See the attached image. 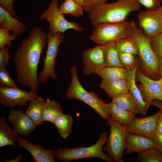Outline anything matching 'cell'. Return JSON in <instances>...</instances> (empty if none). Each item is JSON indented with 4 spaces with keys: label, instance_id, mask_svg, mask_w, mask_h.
<instances>
[{
    "label": "cell",
    "instance_id": "19",
    "mask_svg": "<svg viewBox=\"0 0 162 162\" xmlns=\"http://www.w3.org/2000/svg\"><path fill=\"white\" fill-rule=\"evenodd\" d=\"M0 26L8 28L17 36L24 33L26 27L22 22L14 17L10 13L0 6Z\"/></svg>",
    "mask_w": 162,
    "mask_h": 162
},
{
    "label": "cell",
    "instance_id": "10",
    "mask_svg": "<svg viewBox=\"0 0 162 162\" xmlns=\"http://www.w3.org/2000/svg\"><path fill=\"white\" fill-rule=\"evenodd\" d=\"M136 86L139 89L143 100L148 109L152 100L162 101V76L158 80H154L145 75L138 67L135 74Z\"/></svg>",
    "mask_w": 162,
    "mask_h": 162
},
{
    "label": "cell",
    "instance_id": "37",
    "mask_svg": "<svg viewBox=\"0 0 162 162\" xmlns=\"http://www.w3.org/2000/svg\"><path fill=\"white\" fill-rule=\"evenodd\" d=\"M10 46H7L0 49V69L5 68L8 64L10 58L9 52Z\"/></svg>",
    "mask_w": 162,
    "mask_h": 162
},
{
    "label": "cell",
    "instance_id": "42",
    "mask_svg": "<svg viewBox=\"0 0 162 162\" xmlns=\"http://www.w3.org/2000/svg\"><path fill=\"white\" fill-rule=\"evenodd\" d=\"M155 106L162 110V101L158 100H154L152 101L151 105Z\"/></svg>",
    "mask_w": 162,
    "mask_h": 162
},
{
    "label": "cell",
    "instance_id": "31",
    "mask_svg": "<svg viewBox=\"0 0 162 162\" xmlns=\"http://www.w3.org/2000/svg\"><path fill=\"white\" fill-rule=\"evenodd\" d=\"M136 161L162 162V153L155 147L151 148L138 153Z\"/></svg>",
    "mask_w": 162,
    "mask_h": 162
},
{
    "label": "cell",
    "instance_id": "22",
    "mask_svg": "<svg viewBox=\"0 0 162 162\" xmlns=\"http://www.w3.org/2000/svg\"><path fill=\"white\" fill-rule=\"evenodd\" d=\"M112 99L113 102L122 108L135 115L140 114L138 105L130 92L125 94L115 95Z\"/></svg>",
    "mask_w": 162,
    "mask_h": 162
},
{
    "label": "cell",
    "instance_id": "9",
    "mask_svg": "<svg viewBox=\"0 0 162 162\" xmlns=\"http://www.w3.org/2000/svg\"><path fill=\"white\" fill-rule=\"evenodd\" d=\"M59 0H52L47 9L45 10L40 17V19H46L49 22V32L52 35L58 32L62 33L66 30L73 29L78 32H82L83 28L75 22H69L64 18L63 14L59 11Z\"/></svg>",
    "mask_w": 162,
    "mask_h": 162
},
{
    "label": "cell",
    "instance_id": "33",
    "mask_svg": "<svg viewBox=\"0 0 162 162\" xmlns=\"http://www.w3.org/2000/svg\"><path fill=\"white\" fill-rule=\"evenodd\" d=\"M8 28L1 27L0 28V48L2 49L5 46H11V41L16 39L17 35L14 34H11Z\"/></svg>",
    "mask_w": 162,
    "mask_h": 162
},
{
    "label": "cell",
    "instance_id": "8",
    "mask_svg": "<svg viewBox=\"0 0 162 162\" xmlns=\"http://www.w3.org/2000/svg\"><path fill=\"white\" fill-rule=\"evenodd\" d=\"M46 34L47 49L45 57L43 59L44 67L38 76L40 83L42 84H44L49 78L55 80H57L55 70V60L59 46L64 40L63 34L61 32H58L53 35L48 32Z\"/></svg>",
    "mask_w": 162,
    "mask_h": 162
},
{
    "label": "cell",
    "instance_id": "23",
    "mask_svg": "<svg viewBox=\"0 0 162 162\" xmlns=\"http://www.w3.org/2000/svg\"><path fill=\"white\" fill-rule=\"evenodd\" d=\"M107 105L110 116L122 125H126L135 117V114L122 108L112 101Z\"/></svg>",
    "mask_w": 162,
    "mask_h": 162
},
{
    "label": "cell",
    "instance_id": "43",
    "mask_svg": "<svg viewBox=\"0 0 162 162\" xmlns=\"http://www.w3.org/2000/svg\"><path fill=\"white\" fill-rule=\"evenodd\" d=\"M158 62L159 73L162 76V57L158 58Z\"/></svg>",
    "mask_w": 162,
    "mask_h": 162
},
{
    "label": "cell",
    "instance_id": "5",
    "mask_svg": "<svg viewBox=\"0 0 162 162\" xmlns=\"http://www.w3.org/2000/svg\"><path fill=\"white\" fill-rule=\"evenodd\" d=\"M108 138L106 132L100 135L98 140L92 146L77 147L72 148L60 147L55 151V159L64 162L90 158H97L106 162H112V160L103 152V147L106 143Z\"/></svg>",
    "mask_w": 162,
    "mask_h": 162
},
{
    "label": "cell",
    "instance_id": "24",
    "mask_svg": "<svg viewBox=\"0 0 162 162\" xmlns=\"http://www.w3.org/2000/svg\"><path fill=\"white\" fill-rule=\"evenodd\" d=\"M138 67H137L133 69L128 70L129 81L130 85L129 92L138 105L140 114L145 116L147 115L148 109L146 104L143 100L140 92L136 86L135 79L136 71Z\"/></svg>",
    "mask_w": 162,
    "mask_h": 162
},
{
    "label": "cell",
    "instance_id": "17",
    "mask_svg": "<svg viewBox=\"0 0 162 162\" xmlns=\"http://www.w3.org/2000/svg\"><path fill=\"white\" fill-rule=\"evenodd\" d=\"M154 147H155V143L153 139L135 134L127 133L124 153L125 154L133 152L139 153Z\"/></svg>",
    "mask_w": 162,
    "mask_h": 162
},
{
    "label": "cell",
    "instance_id": "16",
    "mask_svg": "<svg viewBox=\"0 0 162 162\" xmlns=\"http://www.w3.org/2000/svg\"><path fill=\"white\" fill-rule=\"evenodd\" d=\"M17 145L31 154L34 162H55V151L44 148L39 145L34 144L27 140L18 136Z\"/></svg>",
    "mask_w": 162,
    "mask_h": 162
},
{
    "label": "cell",
    "instance_id": "18",
    "mask_svg": "<svg viewBox=\"0 0 162 162\" xmlns=\"http://www.w3.org/2000/svg\"><path fill=\"white\" fill-rule=\"evenodd\" d=\"M100 87L112 99L115 95L123 94L129 92V80L121 79H102Z\"/></svg>",
    "mask_w": 162,
    "mask_h": 162
},
{
    "label": "cell",
    "instance_id": "26",
    "mask_svg": "<svg viewBox=\"0 0 162 162\" xmlns=\"http://www.w3.org/2000/svg\"><path fill=\"white\" fill-rule=\"evenodd\" d=\"M73 122V118L71 115L62 113L52 123L56 127L62 137L66 139L72 133Z\"/></svg>",
    "mask_w": 162,
    "mask_h": 162
},
{
    "label": "cell",
    "instance_id": "13",
    "mask_svg": "<svg viewBox=\"0 0 162 162\" xmlns=\"http://www.w3.org/2000/svg\"><path fill=\"white\" fill-rule=\"evenodd\" d=\"M37 96L36 92L0 85V103L4 106H26L27 102Z\"/></svg>",
    "mask_w": 162,
    "mask_h": 162
},
{
    "label": "cell",
    "instance_id": "35",
    "mask_svg": "<svg viewBox=\"0 0 162 162\" xmlns=\"http://www.w3.org/2000/svg\"><path fill=\"white\" fill-rule=\"evenodd\" d=\"M0 84L4 86L18 88L5 68L0 69Z\"/></svg>",
    "mask_w": 162,
    "mask_h": 162
},
{
    "label": "cell",
    "instance_id": "36",
    "mask_svg": "<svg viewBox=\"0 0 162 162\" xmlns=\"http://www.w3.org/2000/svg\"><path fill=\"white\" fill-rule=\"evenodd\" d=\"M108 0H85L83 10L88 14L90 12L106 3Z\"/></svg>",
    "mask_w": 162,
    "mask_h": 162
},
{
    "label": "cell",
    "instance_id": "44",
    "mask_svg": "<svg viewBox=\"0 0 162 162\" xmlns=\"http://www.w3.org/2000/svg\"><path fill=\"white\" fill-rule=\"evenodd\" d=\"M22 156L21 155H19L17 156L15 159L13 160H9L5 161V162H20L21 161Z\"/></svg>",
    "mask_w": 162,
    "mask_h": 162
},
{
    "label": "cell",
    "instance_id": "30",
    "mask_svg": "<svg viewBox=\"0 0 162 162\" xmlns=\"http://www.w3.org/2000/svg\"><path fill=\"white\" fill-rule=\"evenodd\" d=\"M59 12L62 14H69L78 16L83 15L82 6L74 0H65L59 8Z\"/></svg>",
    "mask_w": 162,
    "mask_h": 162
},
{
    "label": "cell",
    "instance_id": "28",
    "mask_svg": "<svg viewBox=\"0 0 162 162\" xmlns=\"http://www.w3.org/2000/svg\"><path fill=\"white\" fill-rule=\"evenodd\" d=\"M98 74L102 79H129L128 70L124 67L106 66Z\"/></svg>",
    "mask_w": 162,
    "mask_h": 162
},
{
    "label": "cell",
    "instance_id": "21",
    "mask_svg": "<svg viewBox=\"0 0 162 162\" xmlns=\"http://www.w3.org/2000/svg\"><path fill=\"white\" fill-rule=\"evenodd\" d=\"M18 134L8 124L5 118H0V147L14 146L17 141Z\"/></svg>",
    "mask_w": 162,
    "mask_h": 162
},
{
    "label": "cell",
    "instance_id": "29",
    "mask_svg": "<svg viewBox=\"0 0 162 162\" xmlns=\"http://www.w3.org/2000/svg\"><path fill=\"white\" fill-rule=\"evenodd\" d=\"M115 41L118 52L130 53L138 56L137 46L132 37L121 39Z\"/></svg>",
    "mask_w": 162,
    "mask_h": 162
},
{
    "label": "cell",
    "instance_id": "25",
    "mask_svg": "<svg viewBox=\"0 0 162 162\" xmlns=\"http://www.w3.org/2000/svg\"><path fill=\"white\" fill-rule=\"evenodd\" d=\"M103 45L104 58L106 66L123 67L119 60L116 41H109Z\"/></svg>",
    "mask_w": 162,
    "mask_h": 162
},
{
    "label": "cell",
    "instance_id": "45",
    "mask_svg": "<svg viewBox=\"0 0 162 162\" xmlns=\"http://www.w3.org/2000/svg\"><path fill=\"white\" fill-rule=\"evenodd\" d=\"M76 3L82 6H83L85 4V0H74Z\"/></svg>",
    "mask_w": 162,
    "mask_h": 162
},
{
    "label": "cell",
    "instance_id": "40",
    "mask_svg": "<svg viewBox=\"0 0 162 162\" xmlns=\"http://www.w3.org/2000/svg\"><path fill=\"white\" fill-rule=\"evenodd\" d=\"M153 139L155 147L162 153V134H156Z\"/></svg>",
    "mask_w": 162,
    "mask_h": 162
},
{
    "label": "cell",
    "instance_id": "32",
    "mask_svg": "<svg viewBox=\"0 0 162 162\" xmlns=\"http://www.w3.org/2000/svg\"><path fill=\"white\" fill-rule=\"evenodd\" d=\"M119 60L123 67L129 70L133 69L138 67V58L133 54L118 52Z\"/></svg>",
    "mask_w": 162,
    "mask_h": 162
},
{
    "label": "cell",
    "instance_id": "2",
    "mask_svg": "<svg viewBox=\"0 0 162 162\" xmlns=\"http://www.w3.org/2000/svg\"><path fill=\"white\" fill-rule=\"evenodd\" d=\"M130 26L132 37L138 49L139 68L149 78L155 80L160 79L161 76L159 71L158 58L151 47L150 38L145 35L134 21L130 22Z\"/></svg>",
    "mask_w": 162,
    "mask_h": 162
},
{
    "label": "cell",
    "instance_id": "6",
    "mask_svg": "<svg viewBox=\"0 0 162 162\" xmlns=\"http://www.w3.org/2000/svg\"><path fill=\"white\" fill-rule=\"evenodd\" d=\"M94 26L89 39L97 45H104L109 41L132 37L130 21L102 23Z\"/></svg>",
    "mask_w": 162,
    "mask_h": 162
},
{
    "label": "cell",
    "instance_id": "27",
    "mask_svg": "<svg viewBox=\"0 0 162 162\" xmlns=\"http://www.w3.org/2000/svg\"><path fill=\"white\" fill-rule=\"evenodd\" d=\"M62 111L59 103L56 101L47 99L43 107V122L48 121L52 123L55 119L62 113Z\"/></svg>",
    "mask_w": 162,
    "mask_h": 162
},
{
    "label": "cell",
    "instance_id": "34",
    "mask_svg": "<svg viewBox=\"0 0 162 162\" xmlns=\"http://www.w3.org/2000/svg\"><path fill=\"white\" fill-rule=\"evenodd\" d=\"M151 47L158 58L162 57V33L150 38Z\"/></svg>",
    "mask_w": 162,
    "mask_h": 162
},
{
    "label": "cell",
    "instance_id": "38",
    "mask_svg": "<svg viewBox=\"0 0 162 162\" xmlns=\"http://www.w3.org/2000/svg\"><path fill=\"white\" fill-rule=\"evenodd\" d=\"M138 3L144 6L147 9H156L160 6L158 0H135Z\"/></svg>",
    "mask_w": 162,
    "mask_h": 162
},
{
    "label": "cell",
    "instance_id": "15",
    "mask_svg": "<svg viewBox=\"0 0 162 162\" xmlns=\"http://www.w3.org/2000/svg\"><path fill=\"white\" fill-rule=\"evenodd\" d=\"M8 119L14 130L21 136H26L36 129V126L32 119L21 110L10 109Z\"/></svg>",
    "mask_w": 162,
    "mask_h": 162
},
{
    "label": "cell",
    "instance_id": "3",
    "mask_svg": "<svg viewBox=\"0 0 162 162\" xmlns=\"http://www.w3.org/2000/svg\"><path fill=\"white\" fill-rule=\"evenodd\" d=\"M141 7L135 0H118L103 4L88 14V16L93 26L102 23L121 22L125 21L130 13L139 11Z\"/></svg>",
    "mask_w": 162,
    "mask_h": 162
},
{
    "label": "cell",
    "instance_id": "39",
    "mask_svg": "<svg viewBox=\"0 0 162 162\" xmlns=\"http://www.w3.org/2000/svg\"><path fill=\"white\" fill-rule=\"evenodd\" d=\"M14 0H0V6L9 11L15 18L19 19L13 7Z\"/></svg>",
    "mask_w": 162,
    "mask_h": 162
},
{
    "label": "cell",
    "instance_id": "7",
    "mask_svg": "<svg viewBox=\"0 0 162 162\" xmlns=\"http://www.w3.org/2000/svg\"><path fill=\"white\" fill-rule=\"evenodd\" d=\"M107 122L110 126V134L103 150L113 162H123L127 133L125 126L120 124L111 116Z\"/></svg>",
    "mask_w": 162,
    "mask_h": 162
},
{
    "label": "cell",
    "instance_id": "4",
    "mask_svg": "<svg viewBox=\"0 0 162 162\" xmlns=\"http://www.w3.org/2000/svg\"><path fill=\"white\" fill-rule=\"evenodd\" d=\"M77 71L76 66L70 69L71 81L66 93L68 98L70 100L76 99L82 101L107 122L111 116L107 103L99 98L94 91L88 92L84 88L79 80Z\"/></svg>",
    "mask_w": 162,
    "mask_h": 162
},
{
    "label": "cell",
    "instance_id": "41",
    "mask_svg": "<svg viewBox=\"0 0 162 162\" xmlns=\"http://www.w3.org/2000/svg\"><path fill=\"white\" fill-rule=\"evenodd\" d=\"M156 134H162V112L158 123Z\"/></svg>",
    "mask_w": 162,
    "mask_h": 162
},
{
    "label": "cell",
    "instance_id": "12",
    "mask_svg": "<svg viewBox=\"0 0 162 162\" xmlns=\"http://www.w3.org/2000/svg\"><path fill=\"white\" fill-rule=\"evenodd\" d=\"M83 65L82 69L86 76L98 74L106 67L104 56L103 45L95 46L84 50L82 56Z\"/></svg>",
    "mask_w": 162,
    "mask_h": 162
},
{
    "label": "cell",
    "instance_id": "11",
    "mask_svg": "<svg viewBox=\"0 0 162 162\" xmlns=\"http://www.w3.org/2000/svg\"><path fill=\"white\" fill-rule=\"evenodd\" d=\"M137 18L138 27L147 37L150 38L162 33V6L140 11Z\"/></svg>",
    "mask_w": 162,
    "mask_h": 162
},
{
    "label": "cell",
    "instance_id": "1",
    "mask_svg": "<svg viewBox=\"0 0 162 162\" xmlns=\"http://www.w3.org/2000/svg\"><path fill=\"white\" fill-rule=\"evenodd\" d=\"M47 42L46 33L43 29L34 27L16 50L14 56L17 82L36 93L40 83L38 66Z\"/></svg>",
    "mask_w": 162,
    "mask_h": 162
},
{
    "label": "cell",
    "instance_id": "20",
    "mask_svg": "<svg viewBox=\"0 0 162 162\" xmlns=\"http://www.w3.org/2000/svg\"><path fill=\"white\" fill-rule=\"evenodd\" d=\"M46 100L45 98L40 97L33 98L29 101L25 112L36 126L41 125L43 122V107Z\"/></svg>",
    "mask_w": 162,
    "mask_h": 162
},
{
    "label": "cell",
    "instance_id": "46",
    "mask_svg": "<svg viewBox=\"0 0 162 162\" xmlns=\"http://www.w3.org/2000/svg\"><path fill=\"white\" fill-rule=\"evenodd\" d=\"M159 0V1H160H160H162V0Z\"/></svg>",
    "mask_w": 162,
    "mask_h": 162
},
{
    "label": "cell",
    "instance_id": "14",
    "mask_svg": "<svg viewBox=\"0 0 162 162\" xmlns=\"http://www.w3.org/2000/svg\"><path fill=\"white\" fill-rule=\"evenodd\" d=\"M162 112L160 110L157 113L149 116L144 118L134 117L125 126L127 133L153 139L156 134L158 123Z\"/></svg>",
    "mask_w": 162,
    "mask_h": 162
}]
</instances>
